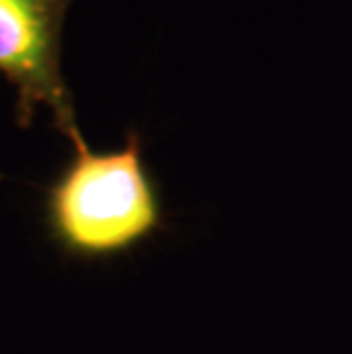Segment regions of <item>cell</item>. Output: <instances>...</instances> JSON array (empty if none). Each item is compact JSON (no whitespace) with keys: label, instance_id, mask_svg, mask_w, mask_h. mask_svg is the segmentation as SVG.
<instances>
[{"label":"cell","instance_id":"cell-1","mask_svg":"<svg viewBox=\"0 0 352 354\" xmlns=\"http://www.w3.org/2000/svg\"><path fill=\"white\" fill-rule=\"evenodd\" d=\"M50 238L64 254L101 261L133 252L163 229L158 185L149 174L138 133L122 149L73 147V158L46 192Z\"/></svg>","mask_w":352,"mask_h":354},{"label":"cell","instance_id":"cell-2","mask_svg":"<svg viewBox=\"0 0 352 354\" xmlns=\"http://www.w3.org/2000/svg\"><path fill=\"white\" fill-rule=\"evenodd\" d=\"M71 0H0V73L17 94V122L48 110L71 147L85 145L62 73V30Z\"/></svg>","mask_w":352,"mask_h":354}]
</instances>
